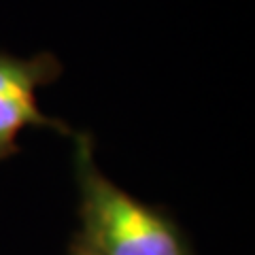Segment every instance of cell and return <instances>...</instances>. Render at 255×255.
Masks as SVG:
<instances>
[{
	"instance_id": "3",
	"label": "cell",
	"mask_w": 255,
	"mask_h": 255,
	"mask_svg": "<svg viewBox=\"0 0 255 255\" xmlns=\"http://www.w3.org/2000/svg\"><path fill=\"white\" fill-rule=\"evenodd\" d=\"M68 255H98V253L92 251L90 247L81 241V238L75 236V241H73V245H70V249H68Z\"/></svg>"
},
{
	"instance_id": "1",
	"label": "cell",
	"mask_w": 255,
	"mask_h": 255,
	"mask_svg": "<svg viewBox=\"0 0 255 255\" xmlns=\"http://www.w3.org/2000/svg\"><path fill=\"white\" fill-rule=\"evenodd\" d=\"M73 138L81 219L77 238L98 255H194L168 211L145 204L100 172L90 134L77 132Z\"/></svg>"
},
{
	"instance_id": "2",
	"label": "cell",
	"mask_w": 255,
	"mask_h": 255,
	"mask_svg": "<svg viewBox=\"0 0 255 255\" xmlns=\"http://www.w3.org/2000/svg\"><path fill=\"white\" fill-rule=\"evenodd\" d=\"M62 70V62L51 51L32 58L0 51V162L17 153V134L30 126L51 128L64 136L77 134L62 119L43 115L36 102V92L58 81Z\"/></svg>"
}]
</instances>
